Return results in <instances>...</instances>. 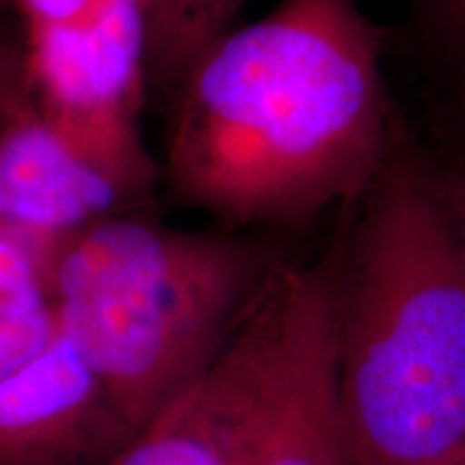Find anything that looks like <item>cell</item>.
Masks as SVG:
<instances>
[{"mask_svg":"<svg viewBox=\"0 0 465 465\" xmlns=\"http://www.w3.org/2000/svg\"><path fill=\"white\" fill-rule=\"evenodd\" d=\"M132 205L37 110H7L0 124V223L65 240Z\"/></svg>","mask_w":465,"mask_h":465,"instance_id":"cell-8","label":"cell"},{"mask_svg":"<svg viewBox=\"0 0 465 465\" xmlns=\"http://www.w3.org/2000/svg\"><path fill=\"white\" fill-rule=\"evenodd\" d=\"M114 0H17L28 28L65 26L100 15Z\"/></svg>","mask_w":465,"mask_h":465,"instance_id":"cell-13","label":"cell"},{"mask_svg":"<svg viewBox=\"0 0 465 465\" xmlns=\"http://www.w3.org/2000/svg\"><path fill=\"white\" fill-rule=\"evenodd\" d=\"M342 209L315 263L281 274V328L252 465H353L336 383V291Z\"/></svg>","mask_w":465,"mask_h":465,"instance_id":"cell-5","label":"cell"},{"mask_svg":"<svg viewBox=\"0 0 465 465\" xmlns=\"http://www.w3.org/2000/svg\"><path fill=\"white\" fill-rule=\"evenodd\" d=\"M336 383L353 465L465 450V240L403 116L375 179L342 209Z\"/></svg>","mask_w":465,"mask_h":465,"instance_id":"cell-2","label":"cell"},{"mask_svg":"<svg viewBox=\"0 0 465 465\" xmlns=\"http://www.w3.org/2000/svg\"><path fill=\"white\" fill-rule=\"evenodd\" d=\"M441 143L438 149H429L438 171L449 190L450 203L455 207L459 226L465 240V106L441 110Z\"/></svg>","mask_w":465,"mask_h":465,"instance_id":"cell-12","label":"cell"},{"mask_svg":"<svg viewBox=\"0 0 465 465\" xmlns=\"http://www.w3.org/2000/svg\"><path fill=\"white\" fill-rule=\"evenodd\" d=\"M248 0H144L149 83L171 95L192 63L235 26Z\"/></svg>","mask_w":465,"mask_h":465,"instance_id":"cell-11","label":"cell"},{"mask_svg":"<svg viewBox=\"0 0 465 465\" xmlns=\"http://www.w3.org/2000/svg\"><path fill=\"white\" fill-rule=\"evenodd\" d=\"M281 274L218 358L106 465L254 463L281 328Z\"/></svg>","mask_w":465,"mask_h":465,"instance_id":"cell-6","label":"cell"},{"mask_svg":"<svg viewBox=\"0 0 465 465\" xmlns=\"http://www.w3.org/2000/svg\"><path fill=\"white\" fill-rule=\"evenodd\" d=\"M26 72L35 110L74 151L134 203L158 182L141 113L147 74V5L114 0L100 15L28 28Z\"/></svg>","mask_w":465,"mask_h":465,"instance_id":"cell-4","label":"cell"},{"mask_svg":"<svg viewBox=\"0 0 465 465\" xmlns=\"http://www.w3.org/2000/svg\"><path fill=\"white\" fill-rule=\"evenodd\" d=\"M383 52L356 0H281L232 26L168 95L171 194L223 229L282 232L358 201L401 121Z\"/></svg>","mask_w":465,"mask_h":465,"instance_id":"cell-1","label":"cell"},{"mask_svg":"<svg viewBox=\"0 0 465 465\" xmlns=\"http://www.w3.org/2000/svg\"><path fill=\"white\" fill-rule=\"evenodd\" d=\"M435 465H465V450L457 452V455L444 459V461H440V463H435Z\"/></svg>","mask_w":465,"mask_h":465,"instance_id":"cell-14","label":"cell"},{"mask_svg":"<svg viewBox=\"0 0 465 465\" xmlns=\"http://www.w3.org/2000/svg\"><path fill=\"white\" fill-rule=\"evenodd\" d=\"M134 435L61 330L0 381V465H106Z\"/></svg>","mask_w":465,"mask_h":465,"instance_id":"cell-7","label":"cell"},{"mask_svg":"<svg viewBox=\"0 0 465 465\" xmlns=\"http://www.w3.org/2000/svg\"><path fill=\"white\" fill-rule=\"evenodd\" d=\"M61 242L0 223V381L37 358L58 332L48 274Z\"/></svg>","mask_w":465,"mask_h":465,"instance_id":"cell-9","label":"cell"},{"mask_svg":"<svg viewBox=\"0 0 465 465\" xmlns=\"http://www.w3.org/2000/svg\"><path fill=\"white\" fill-rule=\"evenodd\" d=\"M401 22L386 33L441 97V108L465 106V0H399Z\"/></svg>","mask_w":465,"mask_h":465,"instance_id":"cell-10","label":"cell"},{"mask_svg":"<svg viewBox=\"0 0 465 465\" xmlns=\"http://www.w3.org/2000/svg\"><path fill=\"white\" fill-rule=\"evenodd\" d=\"M289 235L119 213L61 242L48 274L58 330L134 433L218 358L293 263Z\"/></svg>","mask_w":465,"mask_h":465,"instance_id":"cell-3","label":"cell"}]
</instances>
